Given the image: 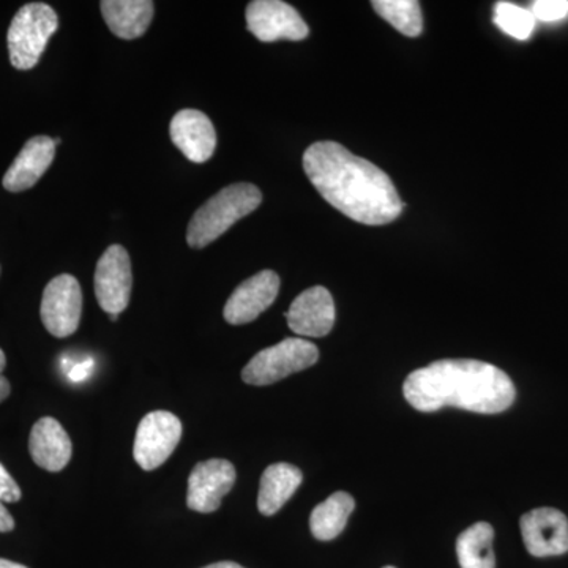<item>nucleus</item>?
Returning a JSON list of instances; mask_svg holds the SVG:
<instances>
[{
	"instance_id": "obj_22",
	"label": "nucleus",
	"mask_w": 568,
	"mask_h": 568,
	"mask_svg": "<svg viewBox=\"0 0 568 568\" xmlns=\"http://www.w3.org/2000/svg\"><path fill=\"white\" fill-rule=\"evenodd\" d=\"M493 21L500 31L523 41L530 39L537 22L529 9L510 2L496 3Z\"/></svg>"
},
{
	"instance_id": "obj_11",
	"label": "nucleus",
	"mask_w": 568,
	"mask_h": 568,
	"mask_svg": "<svg viewBox=\"0 0 568 568\" xmlns=\"http://www.w3.org/2000/svg\"><path fill=\"white\" fill-rule=\"evenodd\" d=\"M523 541L534 558L566 555L568 551V519L556 508H536L519 519Z\"/></svg>"
},
{
	"instance_id": "obj_9",
	"label": "nucleus",
	"mask_w": 568,
	"mask_h": 568,
	"mask_svg": "<svg viewBox=\"0 0 568 568\" xmlns=\"http://www.w3.org/2000/svg\"><path fill=\"white\" fill-rule=\"evenodd\" d=\"M248 31L264 43L291 40L302 41L310 29L304 18L290 3L282 0H254L246 7Z\"/></svg>"
},
{
	"instance_id": "obj_7",
	"label": "nucleus",
	"mask_w": 568,
	"mask_h": 568,
	"mask_svg": "<svg viewBox=\"0 0 568 568\" xmlns=\"http://www.w3.org/2000/svg\"><path fill=\"white\" fill-rule=\"evenodd\" d=\"M182 422L168 410H155L142 418L134 437L133 455L144 470L166 463L181 443Z\"/></svg>"
},
{
	"instance_id": "obj_32",
	"label": "nucleus",
	"mask_w": 568,
	"mask_h": 568,
	"mask_svg": "<svg viewBox=\"0 0 568 568\" xmlns=\"http://www.w3.org/2000/svg\"><path fill=\"white\" fill-rule=\"evenodd\" d=\"M384 568H395V567H384Z\"/></svg>"
},
{
	"instance_id": "obj_24",
	"label": "nucleus",
	"mask_w": 568,
	"mask_h": 568,
	"mask_svg": "<svg viewBox=\"0 0 568 568\" xmlns=\"http://www.w3.org/2000/svg\"><path fill=\"white\" fill-rule=\"evenodd\" d=\"M22 493L20 485L10 476L9 470L0 463V503H18L21 500Z\"/></svg>"
},
{
	"instance_id": "obj_16",
	"label": "nucleus",
	"mask_w": 568,
	"mask_h": 568,
	"mask_svg": "<svg viewBox=\"0 0 568 568\" xmlns=\"http://www.w3.org/2000/svg\"><path fill=\"white\" fill-rule=\"evenodd\" d=\"M29 452L33 463L41 469L59 473L69 465L73 446L70 436L55 418L43 417L33 425Z\"/></svg>"
},
{
	"instance_id": "obj_17",
	"label": "nucleus",
	"mask_w": 568,
	"mask_h": 568,
	"mask_svg": "<svg viewBox=\"0 0 568 568\" xmlns=\"http://www.w3.org/2000/svg\"><path fill=\"white\" fill-rule=\"evenodd\" d=\"M100 9L108 28L119 39H140L151 28L153 18L151 0H103Z\"/></svg>"
},
{
	"instance_id": "obj_10",
	"label": "nucleus",
	"mask_w": 568,
	"mask_h": 568,
	"mask_svg": "<svg viewBox=\"0 0 568 568\" xmlns=\"http://www.w3.org/2000/svg\"><path fill=\"white\" fill-rule=\"evenodd\" d=\"M235 467L226 459H207L193 467L189 478L186 506L197 514H213L222 499L233 489Z\"/></svg>"
},
{
	"instance_id": "obj_18",
	"label": "nucleus",
	"mask_w": 568,
	"mask_h": 568,
	"mask_svg": "<svg viewBox=\"0 0 568 568\" xmlns=\"http://www.w3.org/2000/svg\"><path fill=\"white\" fill-rule=\"evenodd\" d=\"M304 480V474L290 463H275L261 477L257 508L265 517H272L291 499Z\"/></svg>"
},
{
	"instance_id": "obj_15",
	"label": "nucleus",
	"mask_w": 568,
	"mask_h": 568,
	"mask_svg": "<svg viewBox=\"0 0 568 568\" xmlns=\"http://www.w3.org/2000/svg\"><path fill=\"white\" fill-rule=\"evenodd\" d=\"M55 155V142L50 136H33L26 142L13 164L3 175L7 192L20 193L32 189L50 170Z\"/></svg>"
},
{
	"instance_id": "obj_14",
	"label": "nucleus",
	"mask_w": 568,
	"mask_h": 568,
	"mask_svg": "<svg viewBox=\"0 0 568 568\" xmlns=\"http://www.w3.org/2000/svg\"><path fill=\"white\" fill-rule=\"evenodd\" d=\"M171 141L193 163H205L216 149L215 126L203 111L182 110L170 125Z\"/></svg>"
},
{
	"instance_id": "obj_26",
	"label": "nucleus",
	"mask_w": 568,
	"mask_h": 568,
	"mask_svg": "<svg viewBox=\"0 0 568 568\" xmlns=\"http://www.w3.org/2000/svg\"><path fill=\"white\" fill-rule=\"evenodd\" d=\"M91 368H92V362H85V364L77 365L70 372V377L73 381H77V383H80V381H84L85 377L91 375Z\"/></svg>"
},
{
	"instance_id": "obj_4",
	"label": "nucleus",
	"mask_w": 568,
	"mask_h": 568,
	"mask_svg": "<svg viewBox=\"0 0 568 568\" xmlns=\"http://www.w3.org/2000/svg\"><path fill=\"white\" fill-rule=\"evenodd\" d=\"M58 28V13L48 3L32 2L21 7L7 33L11 65L17 70L33 69Z\"/></svg>"
},
{
	"instance_id": "obj_21",
	"label": "nucleus",
	"mask_w": 568,
	"mask_h": 568,
	"mask_svg": "<svg viewBox=\"0 0 568 568\" xmlns=\"http://www.w3.org/2000/svg\"><path fill=\"white\" fill-rule=\"evenodd\" d=\"M372 6L381 18L403 36L414 39L424 31V17L420 3L416 0H375Z\"/></svg>"
},
{
	"instance_id": "obj_29",
	"label": "nucleus",
	"mask_w": 568,
	"mask_h": 568,
	"mask_svg": "<svg viewBox=\"0 0 568 568\" xmlns=\"http://www.w3.org/2000/svg\"><path fill=\"white\" fill-rule=\"evenodd\" d=\"M0 568H28V567L21 566V564L11 562V560L0 559Z\"/></svg>"
},
{
	"instance_id": "obj_5",
	"label": "nucleus",
	"mask_w": 568,
	"mask_h": 568,
	"mask_svg": "<svg viewBox=\"0 0 568 568\" xmlns=\"http://www.w3.org/2000/svg\"><path fill=\"white\" fill-rule=\"evenodd\" d=\"M320 351L304 338H286L265 347L242 369V379L250 386H271L284 377L316 364Z\"/></svg>"
},
{
	"instance_id": "obj_12",
	"label": "nucleus",
	"mask_w": 568,
	"mask_h": 568,
	"mask_svg": "<svg viewBox=\"0 0 568 568\" xmlns=\"http://www.w3.org/2000/svg\"><path fill=\"white\" fill-rule=\"evenodd\" d=\"M280 291V276L274 271H263L239 284L223 310L224 320L231 325L253 323L274 304Z\"/></svg>"
},
{
	"instance_id": "obj_13",
	"label": "nucleus",
	"mask_w": 568,
	"mask_h": 568,
	"mask_svg": "<svg viewBox=\"0 0 568 568\" xmlns=\"http://www.w3.org/2000/svg\"><path fill=\"white\" fill-rule=\"evenodd\" d=\"M284 316L294 334L323 338L334 328V297L323 286L310 287L295 297Z\"/></svg>"
},
{
	"instance_id": "obj_30",
	"label": "nucleus",
	"mask_w": 568,
	"mask_h": 568,
	"mask_svg": "<svg viewBox=\"0 0 568 568\" xmlns=\"http://www.w3.org/2000/svg\"><path fill=\"white\" fill-rule=\"evenodd\" d=\"M6 365H7L6 354H3V351L0 349V375H2L3 369H6Z\"/></svg>"
},
{
	"instance_id": "obj_19",
	"label": "nucleus",
	"mask_w": 568,
	"mask_h": 568,
	"mask_svg": "<svg viewBox=\"0 0 568 568\" xmlns=\"http://www.w3.org/2000/svg\"><path fill=\"white\" fill-rule=\"evenodd\" d=\"M355 508L354 497L345 491L334 493L315 507L310 517V529L317 540H334L345 530Z\"/></svg>"
},
{
	"instance_id": "obj_28",
	"label": "nucleus",
	"mask_w": 568,
	"mask_h": 568,
	"mask_svg": "<svg viewBox=\"0 0 568 568\" xmlns=\"http://www.w3.org/2000/svg\"><path fill=\"white\" fill-rule=\"evenodd\" d=\"M204 568H244V567L239 566V564H235V562H216V564H211V566H207Z\"/></svg>"
},
{
	"instance_id": "obj_6",
	"label": "nucleus",
	"mask_w": 568,
	"mask_h": 568,
	"mask_svg": "<svg viewBox=\"0 0 568 568\" xmlns=\"http://www.w3.org/2000/svg\"><path fill=\"white\" fill-rule=\"evenodd\" d=\"M82 291L73 275L62 274L44 287L40 316L44 328L55 338H67L80 327Z\"/></svg>"
},
{
	"instance_id": "obj_8",
	"label": "nucleus",
	"mask_w": 568,
	"mask_h": 568,
	"mask_svg": "<svg viewBox=\"0 0 568 568\" xmlns=\"http://www.w3.org/2000/svg\"><path fill=\"white\" fill-rule=\"evenodd\" d=\"M133 274L130 254L122 245L108 246L95 271L97 302L108 315H121L130 304Z\"/></svg>"
},
{
	"instance_id": "obj_1",
	"label": "nucleus",
	"mask_w": 568,
	"mask_h": 568,
	"mask_svg": "<svg viewBox=\"0 0 568 568\" xmlns=\"http://www.w3.org/2000/svg\"><path fill=\"white\" fill-rule=\"evenodd\" d=\"M304 170L321 196L354 222L383 226L402 215L403 201L392 179L338 142L310 145Z\"/></svg>"
},
{
	"instance_id": "obj_27",
	"label": "nucleus",
	"mask_w": 568,
	"mask_h": 568,
	"mask_svg": "<svg viewBox=\"0 0 568 568\" xmlns=\"http://www.w3.org/2000/svg\"><path fill=\"white\" fill-rule=\"evenodd\" d=\"M11 387L9 381L6 379L2 375H0V403L10 395Z\"/></svg>"
},
{
	"instance_id": "obj_2",
	"label": "nucleus",
	"mask_w": 568,
	"mask_h": 568,
	"mask_svg": "<svg viewBox=\"0 0 568 568\" xmlns=\"http://www.w3.org/2000/svg\"><path fill=\"white\" fill-rule=\"evenodd\" d=\"M403 394L420 413L455 406L476 414H499L514 405L517 390L510 377L495 365L448 358L410 373Z\"/></svg>"
},
{
	"instance_id": "obj_25",
	"label": "nucleus",
	"mask_w": 568,
	"mask_h": 568,
	"mask_svg": "<svg viewBox=\"0 0 568 568\" xmlns=\"http://www.w3.org/2000/svg\"><path fill=\"white\" fill-rule=\"evenodd\" d=\"M14 529V519L7 510L3 503H0V532H11Z\"/></svg>"
},
{
	"instance_id": "obj_23",
	"label": "nucleus",
	"mask_w": 568,
	"mask_h": 568,
	"mask_svg": "<svg viewBox=\"0 0 568 568\" xmlns=\"http://www.w3.org/2000/svg\"><path fill=\"white\" fill-rule=\"evenodd\" d=\"M529 10L536 21H562L568 18V0H536Z\"/></svg>"
},
{
	"instance_id": "obj_31",
	"label": "nucleus",
	"mask_w": 568,
	"mask_h": 568,
	"mask_svg": "<svg viewBox=\"0 0 568 568\" xmlns=\"http://www.w3.org/2000/svg\"><path fill=\"white\" fill-rule=\"evenodd\" d=\"M111 321H118L119 320V316L118 315H111Z\"/></svg>"
},
{
	"instance_id": "obj_20",
	"label": "nucleus",
	"mask_w": 568,
	"mask_h": 568,
	"mask_svg": "<svg viewBox=\"0 0 568 568\" xmlns=\"http://www.w3.org/2000/svg\"><path fill=\"white\" fill-rule=\"evenodd\" d=\"M495 529L488 523H476L457 540V556L462 568H496L493 551Z\"/></svg>"
},
{
	"instance_id": "obj_3",
	"label": "nucleus",
	"mask_w": 568,
	"mask_h": 568,
	"mask_svg": "<svg viewBox=\"0 0 568 568\" xmlns=\"http://www.w3.org/2000/svg\"><path fill=\"white\" fill-rule=\"evenodd\" d=\"M261 203L263 193L253 183H233L220 190L194 212L186 230V242L192 248H205L239 220L256 211Z\"/></svg>"
}]
</instances>
